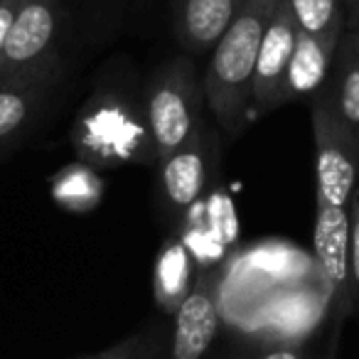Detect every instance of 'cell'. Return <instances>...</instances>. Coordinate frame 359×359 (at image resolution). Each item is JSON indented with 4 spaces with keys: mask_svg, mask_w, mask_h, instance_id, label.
<instances>
[{
    "mask_svg": "<svg viewBox=\"0 0 359 359\" xmlns=\"http://www.w3.org/2000/svg\"><path fill=\"white\" fill-rule=\"evenodd\" d=\"M0 3H3V0H0Z\"/></svg>",
    "mask_w": 359,
    "mask_h": 359,
    "instance_id": "obj_25",
    "label": "cell"
},
{
    "mask_svg": "<svg viewBox=\"0 0 359 359\" xmlns=\"http://www.w3.org/2000/svg\"><path fill=\"white\" fill-rule=\"evenodd\" d=\"M313 264L318 285L327 300L330 320L347 323V318L354 313L352 271H349V207L318 205Z\"/></svg>",
    "mask_w": 359,
    "mask_h": 359,
    "instance_id": "obj_6",
    "label": "cell"
},
{
    "mask_svg": "<svg viewBox=\"0 0 359 359\" xmlns=\"http://www.w3.org/2000/svg\"><path fill=\"white\" fill-rule=\"evenodd\" d=\"M342 330H344V323H339V320H330L327 344H325V352L320 354V359H337L339 339H342Z\"/></svg>",
    "mask_w": 359,
    "mask_h": 359,
    "instance_id": "obj_23",
    "label": "cell"
},
{
    "mask_svg": "<svg viewBox=\"0 0 359 359\" xmlns=\"http://www.w3.org/2000/svg\"><path fill=\"white\" fill-rule=\"evenodd\" d=\"M310 118L315 138L318 205L349 207L359 177V133L344 121L325 86L313 91Z\"/></svg>",
    "mask_w": 359,
    "mask_h": 359,
    "instance_id": "obj_3",
    "label": "cell"
},
{
    "mask_svg": "<svg viewBox=\"0 0 359 359\" xmlns=\"http://www.w3.org/2000/svg\"><path fill=\"white\" fill-rule=\"evenodd\" d=\"M74 145L96 165L155 163L145 118L140 121L116 96H106L84 109L74 130Z\"/></svg>",
    "mask_w": 359,
    "mask_h": 359,
    "instance_id": "obj_4",
    "label": "cell"
},
{
    "mask_svg": "<svg viewBox=\"0 0 359 359\" xmlns=\"http://www.w3.org/2000/svg\"><path fill=\"white\" fill-rule=\"evenodd\" d=\"M195 254L187 246L182 231L170 236L163 244L155 261V273H153V293L155 303L168 318L177 313V308L185 303L190 295L192 285H195Z\"/></svg>",
    "mask_w": 359,
    "mask_h": 359,
    "instance_id": "obj_12",
    "label": "cell"
},
{
    "mask_svg": "<svg viewBox=\"0 0 359 359\" xmlns=\"http://www.w3.org/2000/svg\"><path fill=\"white\" fill-rule=\"evenodd\" d=\"M50 81H0V148L20 135L37 114Z\"/></svg>",
    "mask_w": 359,
    "mask_h": 359,
    "instance_id": "obj_15",
    "label": "cell"
},
{
    "mask_svg": "<svg viewBox=\"0 0 359 359\" xmlns=\"http://www.w3.org/2000/svg\"><path fill=\"white\" fill-rule=\"evenodd\" d=\"M205 86L187 57L160 65L145 86V126L155 150V163L185 143L202 121Z\"/></svg>",
    "mask_w": 359,
    "mask_h": 359,
    "instance_id": "obj_2",
    "label": "cell"
},
{
    "mask_svg": "<svg viewBox=\"0 0 359 359\" xmlns=\"http://www.w3.org/2000/svg\"><path fill=\"white\" fill-rule=\"evenodd\" d=\"M334 50L320 45L318 40L308 37L305 32L298 30L293 45V55H290L288 69H285L283 89H280V101L288 104L290 99L300 94H313L325 84L332 67Z\"/></svg>",
    "mask_w": 359,
    "mask_h": 359,
    "instance_id": "obj_13",
    "label": "cell"
},
{
    "mask_svg": "<svg viewBox=\"0 0 359 359\" xmlns=\"http://www.w3.org/2000/svg\"><path fill=\"white\" fill-rule=\"evenodd\" d=\"M22 0H3L0 3V62H3V52H6V42L11 35L13 20H15L18 11H20Z\"/></svg>",
    "mask_w": 359,
    "mask_h": 359,
    "instance_id": "obj_21",
    "label": "cell"
},
{
    "mask_svg": "<svg viewBox=\"0 0 359 359\" xmlns=\"http://www.w3.org/2000/svg\"><path fill=\"white\" fill-rule=\"evenodd\" d=\"M217 168V135L205 121L185 143L158 160L163 202L172 215L187 212L210 187Z\"/></svg>",
    "mask_w": 359,
    "mask_h": 359,
    "instance_id": "obj_7",
    "label": "cell"
},
{
    "mask_svg": "<svg viewBox=\"0 0 359 359\" xmlns=\"http://www.w3.org/2000/svg\"><path fill=\"white\" fill-rule=\"evenodd\" d=\"M246 0H182L177 15L180 42L195 55L212 52Z\"/></svg>",
    "mask_w": 359,
    "mask_h": 359,
    "instance_id": "obj_11",
    "label": "cell"
},
{
    "mask_svg": "<svg viewBox=\"0 0 359 359\" xmlns=\"http://www.w3.org/2000/svg\"><path fill=\"white\" fill-rule=\"evenodd\" d=\"M256 359H308V352L300 342H273L261 349Z\"/></svg>",
    "mask_w": 359,
    "mask_h": 359,
    "instance_id": "obj_20",
    "label": "cell"
},
{
    "mask_svg": "<svg viewBox=\"0 0 359 359\" xmlns=\"http://www.w3.org/2000/svg\"><path fill=\"white\" fill-rule=\"evenodd\" d=\"M81 359H86V357H81Z\"/></svg>",
    "mask_w": 359,
    "mask_h": 359,
    "instance_id": "obj_24",
    "label": "cell"
},
{
    "mask_svg": "<svg viewBox=\"0 0 359 359\" xmlns=\"http://www.w3.org/2000/svg\"><path fill=\"white\" fill-rule=\"evenodd\" d=\"M327 313V300H325L320 285L313 293H303V288L283 290L280 298L271 300L269 310H266V325L276 330L280 342H298V334L305 330L315 327L320 318Z\"/></svg>",
    "mask_w": 359,
    "mask_h": 359,
    "instance_id": "obj_14",
    "label": "cell"
},
{
    "mask_svg": "<svg viewBox=\"0 0 359 359\" xmlns=\"http://www.w3.org/2000/svg\"><path fill=\"white\" fill-rule=\"evenodd\" d=\"M222 269H212L195 280L190 295L172 315V332L165 359H205L222 325L219 285Z\"/></svg>",
    "mask_w": 359,
    "mask_h": 359,
    "instance_id": "obj_8",
    "label": "cell"
},
{
    "mask_svg": "<svg viewBox=\"0 0 359 359\" xmlns=\"http://www.w3.org/2000/svg\"><path fill=\"white\" fill-rule=\"evenodd\" d=\"M165 349H168V339H165L163 325H153L150 330L140 332V342L130 359H165Z\"/></svg>",
    "mask_w": 359,
    "mask_h": 359,
    "instance_id": "obj_19",
    "label": "cell"
},
{
    "mask_svg": "<svg viewBox=\"0 0 359 359\" xmlns=\"http://www.w3.org/2000/svg\"><path fill=\"white\" fill-rule=\"evenodd\" d=\"M101 185L96 182L94 175H89L81 168H69L57 177L55 182V195L62 205L69 207H91L96 200H99Z\"/></svg>",
    "mask_w": 359,
    "mask_h": 359,
    "instance_id": "obj_17",
    "label": "cell"
},
{
    "mask_svg": "<svg viewBox=\"0 0 359 359\" xmlns=\"http://www.w3.org/2000/svg\"><path fill=\"white\" fill-rule=\"evenodd\" d=\"M323 86L359 133V0H344V27Z\"/></svg>",
    "mask_w": 359,
    "mask_h": 359,
    "instance_id": "obj_10",
    "label": "cell"
},
{
    "mask_svg": "<svg viewBox=\"0 0 359 359\" xmlns=\"http://www.w3.org/2000/svg\"><path fill=\"white\" fill-rule=\"evenodd\" d=\"M288 6L300 32L337 50L344 27V0H288Z\"/></svg>",
    "mask_w": 359,
    "mask_h": 359,
    "instance_id": "obj_16",
    "label": "cell"
},
{
    "mask_svg": "<svg viewBox=\"0 0 359 359\" xmlns=\"http://www.w3.org/2000/svg\"><path fill=\"white\" fill-rule=\"evenodd\" d=\"M60 22V0H22L0 62V81H50Z\"/></svg>",
    "mask_w": 359,
    "mask_h": 359,
    "instance_id": "obj_5",
    "label": "cell"
},
{
    "mask_svg": "<svg viewBox=\"0 0 359 359\" xmlns=\"http://www.w3.org/2000/svg\"><path fill=\"white\" fill-rule=\"evenodd\" d=\"M278 0H246L239 15L212 47L205 69V106L229 138L244 130L251 111V84L259 45Z\"/></svg>",
    "mask_w": 359,
    "mask_h": 359,
    "instance_id": "obj_1",
    "label": "cell"
},
{
    "mask_svg": "<svg viewBox=\"0 0 359 359\" xmlns=\"http://www.w3.org/2000/svg\"><path fill=\"white\" fill-rule=\"evenodd\" d=\"M295 35H298V27H295L288 0H278L259 45V57H256L254 67V84H251L249 121L261 118V116L283 106L280 89H283L285 69H288L290 55H293Z\"/></svg>",
    "mask_w": 359,
    "mask_h": 359,
    "instance_id": "obj_9",
    "label": "cell"
},
{
    "mask_svg": "<svg viewBox=\"0 0 359 359\" xmlns=\"http://www.w3.org/2000/svg\"><path fill=\"white\" fill-rule=\"evenodd\" d=\"M349 271H352L354 310L359 315V190L349 200Z\"/></svg>",
    "mask_w": 359,
    "mask_h": 359,
    "instance_id": "obj_18",
    "label": "cell"
},
{
    "mask_svg": "<svg viewBox=\"0 0 359 359\" xmlns=\"http://www.w3.org/2000/svg\"><path fill=\"white\" fill-rule=\"evenodd\" d=\"M138 342H140V332L138 334H128V337H123V339H118L116 344H111L109 349H104V352L94 354V357H86V359H130V354L135 352Z\"/></svg>",
    "mask_w": 359,
    "mask_h": 359,
    "instance_id": "obj_22",
    "label": "cell"
}]
</instances>
